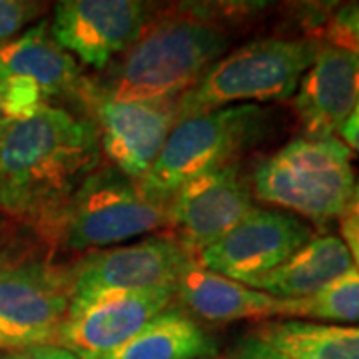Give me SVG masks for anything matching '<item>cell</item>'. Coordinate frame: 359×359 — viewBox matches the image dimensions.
I'll list each match as a JSON object with an SVG mask.
<instances>
[{"label":"cell","mask_w":359,"mask_h":359,"mask_svg":"<svg viewBox=\"0 0 359 359\" xmlns=\"http://www.w3.org/2000/svg\"><path fill=\"white\" fill-rule=\"evenodd\" d=\"M104 164L90 118L44 106L30 118L0 124V212L34 236Z\"/></svg>","instance_id":"1"},{"label":"cell","mask_w":359,"mask_h":359,"mask_svg":"<svg viewBox=\"0 0 359 359\" xmlns=\"http://www.w3.org/2000/svg\"><path fill=\"white\" fill-rule=\"evenodd\" d=\"M230 25L216 11H152L136 40L100 74L82 78L78 98L178 100L230 48Z\"/></svg>","instance_id":"2"},{"label":"cell","mask_w":359,"mask_h":359,"mask_svg":"<svg viewBox=\"0 0 359 359\" xmlns=\"http://www.w3.org/2000/svg\"><path fill=\"white\" fill-rule=\"evenodd\" d=\"M353 152L339 138L299 136L257 162L252 196L316 224L346 216L355 190Z\"/></svg>","instance_id":"3"},{"label":"cell","mask_w":359,"mask_h":359,"mask_svg":"<svg viewBox=\"0 0 359 359\" xmlns=\"http://www.w3.org/2000/svg\"><path fill=\"white\" fill-rule=\"evenodd\" d=\"M166 230V204H158L110 164H102L36 233L54 252L88 254L144 233Z\"/></svg>","instance_id":"4"},{"label":"cell","mask_w":359,"mask_h":359,"mask_svg":"<svg viewBox=\"0 0 359 359\" xmlns=\"http://www.w3.org/2000/svg\"><path fill=\"white\" fill-rule=\"evenodd\" d=\"M271 122V110L257 104L228 106L184 118L172 128L154 166L138 186L150 200L168 204L186 182L240 164V158L268 136Z\"/></svg>","instance_id":"5"},{"label":"cell","mask_w":359,"mask_h":359,"mask_svg":"<svg viewBox=\"0 0 359 359\" xmlns=\"http://www.w3.org/2000/svg\"><path fill=\"white\" fill-rule=\"evenodd\" d=\"M313 39H257L222 56L192 88L178 98V122L236 102L287 100L316 54Z\"/></svg>","instance_id":"6"},{"label":"cell","mask_w":359,"mask_h":359,"mask_svg":"<svg viewBox=\"0 0 359 359\" xmlns=\"http://www.w3.org/2000/svg\"><path fill=\"white\" fill-rule=\"evenodd\" d=\"M50 245L0 250V353L56 344L70 302V262H58Z\"/></svg>","instance_id":"7"},{"label":"cell","mask_w":359,"mask_h":359,"mask_svg":"<svg viewBox=\"0 0 359 359\" xmlns=\"http://www.w3.org/2000/svg\"><path fill=\"white\" fill-rule=\"evenodd\" d=\"M196 256L170 233H152L140 242L88 252L70 262V306L110 292L178 287Z\"/></svg>","instance_id":"8"},{"label":"cell","mask_w":359,"mask_h":359,"mask_svg":"<svg viewBox=\"0 0 359 359\" xmlns=\"http://www.w3.org/2000/svg\"><path fill=\"white\" fill-rule=\"evenodd\" d=\"M311 238V228L294 214L254 208L218 242L196 254V264L233 282L250 285L282 266Z\"/></svg>","instance_id":"9"},{"label":"cell","mask_w":359,"mask_h":359,"mask_svg":"<svg viewBox=\"0 0 359 359\" xmlns=\"http://www.w3.org/2000/svg\"><path fill=\"white\" fill-rule=\"evenodd\" d=\"M250 182L240 164L186 182L166 204V233L194 256L218 242L254 210Z\"/></svg>","instance_id":"10"},{"label":"cell","mask_w":359,"mask_h":359,"mask_svg":"<svg viewBox=\"0 0 359 359\" xmlns=\"http://www.w3.org/2000/svg\"><path fill=\"white\" fill-rule=\"evenodd\" d=\"M80 100L90 110L104 158L124 176L140 182L178 124V100Z\"/></svg>","instance_id":"11"},{"label":"cell","mask_w":359,"mask_h":359,"mask_svg":"<svg viewBox=\"0 0 359 359\" xmlns=\"http://www.w3.org/2000/svg\"><path fill=\"white\" fill-rule=\"evenodd\" d=\"M150 14V4L140 0H65L48 25L62 50L102 72L136 40Z\"/></svg>","instance_id":"12"},{"label":"cell","mask_w":359,"mask_h":359,"mask_svg":"<svg viewBox=\"0 0 359 359\" xmlns=\"http://www.w3.org/2000/svg\"><path fill=\"white\" fill-rule=\"evenodd\" d=\"M174 302L176 287H156L110 292L70 306L56 346L70 349L80 359L98 358L126 344Z\"/></svg>","instance_id":"13"},{"label":"cell","mask_w":359,"mask_h":359,"mask_svg":"<svg viewBox=\"0 0 359 359\" xmlns=\"http://www.w3.org/2000/svg\"><path fill=\"white\" fill-rule=\"evenodd\" d=\"M292 98L308 138H335L359 100V58L353 52L321 42Z\"/></svg>","instance_id":"14"},{"label":"cell","mask_w":359,"mask_h":359,"mask_svg":"<svg viewBox=\"0 0 359 359\" xmlns=\"http://www.w3.org/2000/svg\"><path fill=\"white\" fill-rule=\"evenodd\" d=\"M176 299L192 318L208 323L282 320V299L194 264L176 287Z\"/></svg>","instance_id":"15"},{"label":"cell","mask_w":359,"mask_h":359,"mask_svg":"<svg viewBox=\"0 0 359 359\" xmlns=\"http://www.w3.org/2000/svg\"><path fill=\"white\" fill-rule=\"evenodd\" d=\"M0 70L32 80L48 104L52 98L76 94L82 82L76 60L52 39L48 22H39L0 44Z\"/></svg>","instance_id":"16"},{"label":"cell","mask_w":359,"mask_h":359,"mask_svg":"<svg viewBox=\"0 0 359 359\" xmlns=\"http://www.w3.org/2000/svg\"><path fill=\"white\" fill-rule=\"evenodd\" d=\"M353 268L349 250L339 236H313L282 266L250 283V287L280 299H304Z\"/></svg>","instance_id":"17"},{"label":"cell","mask_w":359,"mask_h":359,"mask_svg":"<svg viewBox=\"0 0 359 359\" xmlns=\"http://www.w3.org/2000/svg\"><path fill=\"white\" fill-rule=\"evenodd\" d=\"M218 347L184 309L168 308L134 337L94 359H212Z\"/></svg>","instance_id":"18"},{"label":"cell","mask_w":359,"mask_h":359,"mask_svg":"<svg viewBox=\"0 0 359 359\" xmlns=\"http://www.w3.org/2000/svg\"><path fill=\"white\" fill-rule=\"evenodd\" d=\"M252 335L292 359H359V323L269 320Z\"/></svg>","instance_id":"19"},{"label":"cell","mask_w":359,"mask_h":359,"mask_svg":"<svg viewBox=\"0 0 359 359\" xmlns=\"http://www.w3.org/2000/svg\"><path fill=\"white\" fill-rule=\"evenodd\" d=\"M282 318L318 323H359V271L347 269L318 294L282 299Z\"/></svg>","instance_id":"20"},{"label":"cell","mask_w":359,"mask_h":359,"mask_svg":"<svg viewBox=\"0 0 359 359\" xmlns=\"http://www.w3.org/2000/svg\"><path fill=\"white\" fill-rule=\"evenodd\" d=\"M48 8L44 2L0 0V44L11 42Z\"/></svg>","instance_id":"21"},{"label":"cell","mask_w":359,"mask_h":359,"mask_svg":"<svg viewBox=\"0 0 359 359\" xmlns=\"http://www.w3.org/2000/svg\"><path fill=\"white\" fill-rule=\"evenodd\" d=\"M327 42L359 58V2L344 4L327 22Z\"/></svg>","instance_id":"22"},{"label":"cell","mask_w":359,"mask_h":359,"mask_svg":"<svg viewBox=\"0 0 359 359\" xmlns=\"http://www.w3.org/2000/svg\"><path fill=\"white\" fill-rule=\"evenodd\" d=\"M0 359H80L66 347L56 344H44V346H30L13 351H2Z\"/></svg>","instance_id":"23"},{"label":"cell","mask_w":359,"mask_h":359,"mask_svg":"<svg viewBox=\"0 0 359 359\" xmlns=\"http://www.w3.org/2000/svg\"><path fill=\"white\" fill-rule=\"evenodd\" d=\"M230 359H292L287 358L285 353L269 347L268 344H264L262 339H257L250 334L244 337L242 341H238V346L233 347Z\"/></svg>","instance_id":"24"},{"label":"cell","mask_w":359,"mask_h":359,"mask_svg":"<svg viewBox=\"0 0 359 359\" xmlns=\"http://www.w3.org/2000/svg\"><path fill=\"white\" fill-rule=\"evenodd\" d=\"M341 240L349 250L353 268L359 271V224L347 216L341 218Z\"/></svg>","instance_id":"25"},{"label":"cell","mask_w":359,"mask_h":359,"mask_svg":"<svg viewBox=\"0 0 359 359\" xmlns=\"http://www.w3.org/2000/svg\"><path fill=\"white\" fill-rule=\"evenodd\" d=\"M339 136H341L339 140L344 142L351 152H359V100L353 112L347 118V122L339 130Z\"/></svg>","instance_id":"26"},{"label":"cell","mask_w":359,"mask_h":359,"mask_svg":"<svg viewBox=\"0 0 359 359\" xmlns=\"http://www.w3.org/2000/svg\"><path fill=\"white\" fill-rule=\"evenodd\" d=\"M346 216H347V218H351V219H355V222H359V180L355 182L353 198H351V202H349V208H347Z\"/></svg>","instance_id":"27"},{"label":"cell","mask_w":359,"mask_h":359,"mask_svg":"<svg viewBox=\"0 0 359 359\" xmlns=\"http://www.w3.org/2000/svg\"><path fill=\"white\" fill-rule=\"evenodd\" d=\"M2 120H4V112H2V104H0V124H2Z\"/></svg>","instance_id":"28"}]
</instances>
